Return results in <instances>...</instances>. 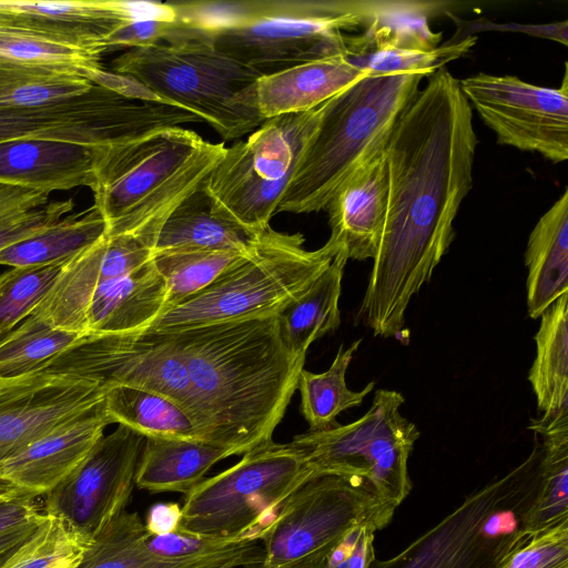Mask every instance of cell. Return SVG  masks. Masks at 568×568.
Returning a JSON list of instances; mask_svg holds the SVG:
<instances>
[{
    "instance_id": "49",
    "label": "cell",
    "mask_w": 568,
    "mask_h": 568,
    "mask_svg": "<svg viewBox=\"0 0 568 568\" xmlns=\"http://www.w3.org/2000/svg\"><path fill=\"white\" fill-rule=\"evenodd\" d=\"M181 518L182 506L178 503H158L149 509L144 526L152 536L166 535L179 529Z\"/></svg>"
},
{
    "instance_id": "38",
    "label": "cell",
    "mask_w": 568,
    "mask_h": 568,
    "mask_svg": "<svg viewBox=\"0 0 568 568\" xmlns=\"http://www.w3.org/2000/svg\"><path fill=\"white\" fill-rule=\"evenodd\" d=\"M149 536L139 514L124 510L91 538L75 568H141L160 558L148 549Z\"/></svg>"
},
{
    "instance_id": "15",
    "label": "cell",
    "mask_w": 568,
    "mask_h": 568,
    "mask_svg": "<svg viewBox=\"0 0 568 568\" xmlns=\"http://www.w3.org/2000/svg\"><path fill=\"white\" fill-rule=\"evenodd\" d=\"M459 87L499 144L539 153L554 163L568 159L567 63L559 88L484 72L460 80Z\"/></svg>"
},
{
    "instance_id": "3",
    "label": "cell",
    "mask_w": 568,
    "mask_h": 568,
    "mask_svg": "<svg viewBox=\"0 0 568 568\" xmlns=\"http://www.w3.org/2000/svg\"><path fill=\"white\" fill-rule=\"evenodd\" d=\"M225 150L182 126L94 149L91 191L106 233L155 243L168 216L200 189Z\"/></svg>"
},
{
    "instance_id": "25",
    "label": "cell",
    "mask_w": 568,
    "mask_h": 568,
    "mask_svg": "<svg viewBox=\"0 0 568 568\" xmlns=\"http://www.w3.org/2000/svg\"><path fill=\"white\" fill-rule=\"evenodd\" d=\"M525 265L528 314L538 318L568 293V189L530 232Z\"/></svg>"
},
{
    "instance_id": "36",
    "label": "cell",
    "mask_w": 568,
    "mask_h": 568,
    "mask_svg": "<svg viewBox=\"0 0 568 568\" xmlns=\"http://www.w3.org/2000/svg\"><path fill=\"white\" fill-rule=\"evenodd\" d=\"M247 248L242 252L206 250L153 255L152 262L166 290L163 312L205 288L240 260Z\"/></svg>"
},
{
    "instance_id": "33",
    "label": "cell",
    "mask_w": 568,
    "mask_h": 568,
    "mask_svg": "<svg viewBox=\"0 0 568 568\" xmlns=\"http://www.w3.org/2000/svg\"><path fill=\"white\" fill-rule=\"evenodd\" d=\"M362 339L348 347L339 346L327 371L321 374L302 369L297 389L301 393V413L310 425L308 430H322L337 424L336 417L346 409L359 406L368 395L375 382H369L362 390L347 387L346 372Z\"/></svg>"
},
{
    "instance_id": "17",
    "label": "cell",
    "mask_w": 568,
    "mask_h": 568,
    "mask_svg": "<svg viewBox=\"0 0 568 568\" xmlns=\"http://www.w3.org/2000/svg\"><path fill=\"white\" fill-rule=\"evenodd\" d=\"M166 9V2L125 0H0V29L40 37L99 55L123 28Z\"/></svg>"
},
{
    "instance_id": "11",
    "label": "cell",
    "mask_w": 568,
    "mask_h": 568,
    "mask_svg": "<svg viewBox=\"0 0 568 568\" xmlns=\"http://www.w3.org/2000/svg\"><path fill=\"white\" fill-rule=\"evenodd\" d=\"M395 509L363 478L314 474L262 538V560L244 568H317L352 527L369 524L379 530Z\"/></svg>"
},
{
    "instance_id": "27",
    "label": "cell",
    "mask_w": 568,
    "mask_h": 568,
    "mask_svg": "<svg viewBox=\"0 0 568 568\" xmlns=\"http://www.w3.org/2000/svg\"><path fill=\"white\" fill-rule=\"evenodd\" d=\"M535 335L536 357L528 379L537 399L540 424L568 420V293L541 315Z\"/></svg>"
},
{
    "instance_id": "13",
    "label": "cell",
    "mask_w": 568,
    "mask_h": 568,
    "mask_svg": "<svg viewBox=\"0 0 568 568\" xmlns=\"http://www.w3.org/2000/svg\"><path fill=\"white\" fill-rule=\"evenodd\" d=\"M183 109L146 90L120 91L94 84L73 100L36 109H0V143L52 140L101 148L180 126Z\"/></svg>"
},
{
    "instance_id": "8",
    "label": "cell",
    "mask_w": 568,
    "mask_h": 568,
    "mask_svg": "<svg viewBox=\"0 0 568 568\" xmlns=\"http://www.w3.org/2000/svg\"><path fill=\"white\" fill-rule=\"evenodd\" d=\"M541 442L518 466L466 496L438 524L393 558L369 568H501L532 536L525 516L537 491Z\"/></svg>"
},
{
    "instance_id": "24",
    "label": "cell",
    "mask_w": 568,
    "mask_h": 568,
    "mask_svg": "<svg viewBox=\"0 0 568 568\" xmlns=\"http://www.w3.org/2000/svg\"><path fill=\"white\" fill-rule=\"evenodd\" d=\"M165 284L152 260L134 272L98 285L82 315L81 333L142 331L164 310Z\"/></svg>"
},
{
    "instance_id": "23",
    "label": "cell",
    "mask_w": 568,
    "mask_h": 568,
    "mask_svg": "<svg viewBox=\"0 0 568 568\" xmlns=\"http://www.w3.org/2000/svg\"><path fill=\"white\" fill-rule=\"evenodd\" d=\"M94 149L52 140L0 143V181L47 193L91 189Z\"/></svg>"
},
{
    "instance_id": "32",
    "label": "cell",
    "mask_w": 568,
    "mask_h": 568,
    "mask_svg": "<svg viewBox=\"0 0 568 568\" xmlns=\"http://www.w3.org/2000/svg\"><path fill=\"white\" fill-rule=\"evenodd\" d=\"M104 409L111 424L126 426L144 437L199 439L185 410L160 394L129 386L105 390Z\"/></svg>"
},
{
    "instance_id": "31",
    "label": "cell",
    "mask_w": 568,
    "mask_h": 568,
    "mask_svg": "<svg viewBox=\"0 0 568 568\" xmlns=\"http://www.w3.org/2000/svg\"><path fill=\"white\" fill-rule=\"evenodd\" d=\"M529 428L542 448L537 491L524 520L534 536L568 521V422Z\"/></svg>"
},
{
    "instance_id": "45",
    "label": "cell",
    "mask_w": 568,
    "mask_h": 568,
    "mask_svg": "<svg viewBox=\"0 0 568 568\" xmlns=\"http://www.w3.org/2000/svg\"><path fill=\"white\" fill-rule=\"evenodd\" d=\"M377 530L369 524L352 527L317 568H369L376 558L374 538Z\"/></svg>"
},
{
    "instance_id": "4",
    "label": "cell",
    "mask_w": 568,
    "mask_h": 568,
    "mask_svg": "<svg viewBox=\"0 0 568 568\" xmlns=\"http://www.w3.org/2000/svg\"><path fill=\"white\" fill-rule=\"evenodd\" d=\"M179 23L260 73L347 52L362 27L351 0L169 1Z\"/></svg>"
},
{
    "instance_id": "37",
    "label": "cell",
    "mask_w": 568,
    "mask_h": 568,
    "mask_svg": "<svg viewBox=\"0 0 568 568\" xmlns=\"http://www.w3.org/2000/svg\"><path fill=\"white\" fill-rule=\"evenodd\" d=\"M72 199L51 201L50 193L0 181V252L71 213Z\"/></svg>"
},
{
    "instance_id": "5",
    "label": "cell",
    "mask_w": 568,
    "mask_h": 568,
    "mask_svg": "<svg viewBox=\"0 0 568 568\" xmlns=\"http://www.w3.org/2000/svg\"><path fill=\"white\" fill-rule=\"evenodd\" d=\"M424 77L366 75L328 99L276 213L325 211L338 187L385 149Z\"/></svg>"
},
{
    "instance_id": "40",
    "label": "cell",
    "mask_w": 568,
    "mask_h": 568,
    "mask_svg": "<svg viewBox=\"0 0 568 568\" xmlns=\"http://www.w3.org/2000/svg\"><path fill=\"white\" fill-rule=\"evenodd\" d=\"M101 55L23 32L0 29V62L75 71L102 67Z\"/></svg>"
},
{
    "instance_id": "29",
    "label": "cell",
    "mask_w": 568,
    "mask_h": 568,
    "mask_svg": "<svg viewBox=\"0 0 568 568\" xmlns=\"http://www.w3.org/2000/svg\"><path fill=\"white\" fill-rule=\"evenodd\" d=\"M255 234L211 212L201 189L185 199L165 220L156 236L153 255L178 251H245Z\"/></svg>"
},
{
    "instance_id": "28",
    "label": "cell",
    "mask_w": 568,
    "mask_h": 568,
    "mask_svg": "<svg viewBox=\"0 0 568 568\" xmlns=\"http://www.w3.org/2000/svg\"><path fill=\"white\" fill-rule=\"evenodd\" d=\"M347 261L341 248L311 287L278 314L283 339L296 359L305 362L310 345L339 326L338 303Z\"/></svg>"
},
{
    "instance_id": "35",
    "label": "cell",
    "mask_w": 568,
    "mask_h": 568,
    "mask_svg": "<svg viewBox=\"0 0 568 568\" xmlns=\"http://www.w3.org/2000/svg\"><path fill=\"white\" fill-rule=\"evenodd\" d=\"M82 336L30 315L0 341V381L34 373Z\"/></svg>"
},
{
    "instance_id": "34",
    "label": "cell",
    "mask_w": 568,
    "mask_h": 568,
    "mask_svg": "<svg viewBox=\"0 0 568 568\" xmlns=\"http://www.w3.org/2000/svg\"><path fill=\"white\" fill-rule=\"evenodd\" d=\"M94 83L79 72L0 62V109L58 104L88 93Z\"/></svg>"
},
{
    "instance_id": "46",
    "label": "cell",
    "mask_w": 568,
    "mask_h": 568,
    "mask_svg": "<svg viewBox=\"0 0 568 568\" xmlns=\"http://www.w3.org/2000/svg\"><path fill=\"white\" fill-rule=\"evenodd\" d=\"M262 557V541L245 540L210 555L178 560L158 558L141 568H220L224 566H234L237 568L258 564Z\"/></svg>"
},
{
    "instance_id": "6",
    "label": "cell",
    "mask_w": 568,
    "mask_h": 568,
    "mask_svg": "<svg viewBox=\"0 0 568 568\" xmlns=\"http://www.w3.org/2000/svg\"><path fill=\"white\" fill-rule=\"evenodd\" d=\"M112 71L193 112L226 141L252 133L265 121L256 89L263 74L200 33L183 30L169 41L126 50L113 60Z\"/></svg>"
},
{
    "instance_id": "14",
    "label": "cell",
    "mask_w": 568,
    "mask_h": 568,
    "mask_svg": "<svg viewBox=\"0 0 568 568\" xmlns=\"http://www.w3.org/2000/svg\"><path fill=\"white\" fill-rule=\"evenodd\" d=\"M34 373L85 379L105 390L141 388L168 397L185 413L187 408V369L163 332L83 335Z\"/></svg>"
},
{
    "instance_id": "39",
    "label": "cell",
    "mask_w": 568,
    "mask_h": 568,
    "mask_svg": "<svg viewBox=\"0 0 568 568\" xmlns=\"http://www.w3.org/2000/svg\"><path fill=\"white\" fill-rule=\"evenodd\" d=\"M91 539L44 514L38 527L2 568H75Z\"/></svg>"
},
{
    "instance_id": "47",
    "label": "cell",
    "mask_w": 568,
    "mask_h": 568,
    "mask_svg": "<svg viewBox=\"0 0 568 568\" xmlns=\"http://www.w3.org/2000/svg\"><path fill=\"white\" fill-rule=\"evenodd\" d=\"M452 20L456 23L457 30L455 34L448 39L449 42H457L468 37L475 36L477 32L483 31H503V32H520L528 36L552 40L568 45V21H559L544 24H528V23H495L490 20L480 18L476 20H463L450 12H447Z\"/></svg>"
},
{
    "instance_id": "52",
    "label": "cell",
    "mask_w": 568,
    "mask_h": 568,
    "mask_svg": "<svg viewBox=\"0 0 568 568\" xmlns=\"http://www.w3.org/2000/svg\"><path fill=\"white\" fill-rule=\"evenodd\" d=\"M220 568H236L234 566H224V567H220Z\"/></svg>"
},
{
    "instance_id": "44",
    "label": "cell",
    "mask_w": 568,
    "mask_h": 568,
    "mask_svg": "<svg viewBox=\"0 0 568 568\" xmlns=\"http://www.w3.org/2000/svg\"><path fill=\"white\" fill-rule=\"evenodd\" d=\"M242 541L245 540L204 536L178 529L166 535H150L146 546L156 557L178 560L214 554Z\"/></svg>"
},
{
    "instance_id": "1",
    "label": "cell",
    "mask_w": 568,
    "mask_h": 568,
    "mask_svg": "<svg viewBox=\"0 0 568 568\" xmlns=\"http://www.w3.org/2000/svg\"><path fill=\"white\" fill-rule=\"evenodd\" d=\"M477 145L459 80L446 68L435 71L385 146L386 214L357 313L375 336L399 337L412 297L449 250L454 221L473 187Z\"/></svg>"
},
{
    "instance_id": "43",
    "label": "cell",
    "mask_w": 568,
    "mask_h": 568,
    "mask_svg": "<svg viewBox=\"0 0 568 568\" xmlns=\"http://www.w3.org/2000/svg\"><path fill=\"white\" fill-rule=\"evenodd\" d=\"M501 568H568V521L534 535Z\"/></svg>"
},
{
    "instance_id": "2",
    "label": "cell",
    "mask_w": 568,
    "mask_h": 568,
    "mask_svg": "<svg viewBox=\"0 0 568 568\" xmlns=\"http://www.w3.org/2000/svg\"><path fill=\"white\" fill-rule=\"evenodd\" d=\"M163 333L187 369L186 414L200 440L234 455L272 440L305 363L288 351L278 315Z\"/></svg>"
},
{
    "instance_id": "21",
    "label": "cell",
    "mask_w": 568,
    "mask_h": 568,
    "mask_svg": "<svg viewBox=\"0 0 568 568\" xmlns=\"http://www.w3.org/2000/svg\"><path fill=\"white\" fill-rule=\"evenodd\" d=\"M450 6V1L432 0H352L364 32L345 36L346 49L353 59L385 48L433 50L439 45L442 32H434L429 20L447 13Z\"/></svg>"
},
{
    "instance_id": "19",
    "label": "cell",
    "mask_w": 568,
    "mask_h": 568,
    "mask_svg": "<svg viewBox=\"0 0 568 568\" xmlns=\"http://www.w3.org/2000/svg\"><path fill=\"white\" fill-rule=\"evenodd\" d=\"M103 399L1 463L0 477L38 496L49 493L88 456L111 424Z\"/></svg>"
},
{
    "instance_id": "48",
    "label": "cell",
    "mask_w": 568,
    "mask_h": 568,
    "mask_svg": "<svg viewBox=\"0 0 568 568\" xmlns=\"http://www.w3.org/2000/svg\"><path fill=\"white\" fill-rule=\"evenodd\" d=\"M37 497L19 487L0 495V534L40 518L43 513L37 507Z\"/></svg>"
},
{
    "instance_id": "51",
    "label": "cell",
    "mask_w": 568,
    "mask_h": 568,
    "mask_svg": "<svg viewBox=\"0 0 568 568\" xmlns=\"http://www.w3.org/2000/svg\"><path fill=\"white\" fill-rule=\"evenodd\" d=\"M16 488L18 487L13 485L11 481L0 477V495L9 493Z\"/></svg>"
},
{
    "instance_id": "26",
    "label": "cell",
    "mask_w": 568,
    "mask_h": 568,
    "mask_svg": "<svg viewBox=\"0 0 568 568\" xmlns=\"http://www.w3.org/2000/svg\"><path fill=\"white\" fill-rule=\"evenodd\" d=\"M232 450L197 439L145 437L135 486L150 493L186 495Z\"/></svg>"
},
{
    "instance_id": "12",
    "label": "cell",
    "mask_w": 568,
    "mask_h": 568,
    "mask_svg": "<svg viewBox=\"0 0 568 568\" xmlns=\"http://www.w3.org/2000/svg\"><path fill=\"white\" fill-rule=\"evenodd\" d=\"M399 392L378 389L369 409L358 419L294 436L291 444L314 474L359 477L396 508L412 490L408 459L419 437L404 417Z\"/></svg>"
},
{
    "instance_id": "16",
    "label": "cell",
    "mask_w": 568,
    "mask_h": 568,
    "mask_svg": "<svg viewBox=\"0 0 568 568\" xmlns=\"http://www.w3.org/2000/svg\"><path fill=\"white\" fill-rule=\"evenodd\" d=\"M145 437L119 425L45 494L44 514L91 539L129 504Z\"/></svg>"
},
{
    "instance_id": "18",
    "label": "cell",
    "mask_w": 568,
    "mask_h": 568,
    "mask_svg": "<svg viewBox=\"0 0 568 568\" xmlns=\"http://www.w3.org/2000/svg\"><path fill=\"white\" fill-rule=\"evenodd\" d=\"M104 394L94 382L41 373L0 381V464Z\"/></svg>"
},
{
    "instance_id": "10",
    "label": "cell",
    "mask_w": 568,
    "mask_h": 568,
    "mask_svg": "<svg viewBox=\"0 0 568 568\" xmlns=\"http://www.w3.org/2000/svg\"><path fill=\"white\" fill-rule=\"evenodd\" d=\"M313 475L291 443L268 440L184 495L179 529L261 541L288 497Z\"/></svg>"
},
{
    "instance_id": "41",
    "label": "cell",
    "mask_w": 568,
    "mask_h": 568,
    "mask_svg": "<svg viewBox=\"0 0 568 568\" xmlns=\"http://www.w3.org/2000/svg\"><path fill=\"white\" fill-rule=\"evenodd\" d=\"M65 262L12 267L0 274V341L32 314Z\"/></svg>"
},
{
    "instance_id": "9",
    "label": "cell",
    "mask_w": 568,
    "mask_h": 568,
    "mask_svg": "<svg viewBox=\"0 0 568 568\" xmlns=\"http://www.w3.org/2000/svg\"><path fill=\"white\" fill-rule=\"evenodd\" d=\"M325 104L266 119L245 141L226 148L201 184L211 212L251 234L270 227Z\"/></svg>"
},
{
    "instance_id": "22",
    "label": "cell",
    "mask_w": 568,
    "mask_h": 568,
    "mask_svg": "<svg viewBox=\"0 0 568 568\" xmlns=\"http://www.w3.org/2000/svg\"><path fill=\"white\" fill-rule=\"evenodd\" d=\"M368 75L348 52L311 60L264 74L257 81V103L263 118L312 110Z\"/></svg>"
},
{
    "instance_id": "30",
    "label": "cell",
    "mask_w": 568,
    "mask_h": 568,
    "mask_svg": "<svg viewBox=\"0 0 568 568\" xmlns=\"http://www.w3.org/2000/svg\"><path fill=\"white\" fill-rule=\"evenodd\" d=\"M106 234V223L94 205L69 213L34 235L0 252V265L26 267L68 261Z\"/></svg>"
},
{
    "instance_id": "50",
    "label": "cell",
    "mask_w": 568,
    "mask_h": 568,
    "mask_svg": "<svg viewBox=\"0 0 568 568\" xmlns=\"http://www.w3.org/2000/svg\"><path fill=\"white\" fill-rule=\"evenodd\" d=\"M43 515L36 520L29 521L12 530L0 534V568H2L11 559V557L33 534Z\"/></svg>"
},
{
    "instance_id": "42",
    "label": "cell",
    "mask_w": 568,
    "mask_h": 568,
    "mask_svg": "<svg viewBox=\"0 0 568 568\" xmlns=\"http://www.w3.org/2000/svg\"><path fill=\"white\" fill-rule=\"evenodd\" d=\"M477 37L457 42L446 41L433 50L378 49L362 59H354L368 75L389 73H422L430 75L450 61L464 57L476 44Z\"/></svg>"
},
{
    "instance_id": "20",
    "label": "cell",
    "mask_w": 568,
    "mask_h": 568,
    "mask_svg": "<svg viewBox=\"0 0 568 568\" xmlns=\"http://www.w3.org/2000/svg\"><path fill=\"white\" fill-rule=\"evenodd\" d=\"M385 149L354 172L334 193L325 211L329 241L344 248L348 260L374 258L382 237L387 205Z\"/></svg>"
},
{
    "instance_id": "7",
    "label": "cell",
    "mask_w": 568,
    "mask_h": 568,
    "mask_svg": "<svg viewBox=\"0 0 568 568\" xmlns=\"http://www.w3.org/2000/svg\"><path fill=\"white\" fill-rule=\"evenodd\" d=\"M301 233L271 226L255 234L245 254L205 288L162 312L142 331L189 327L278 315L304 294L342 248L332 241L304 248Z\"/></svg>"
}]
</instances>
